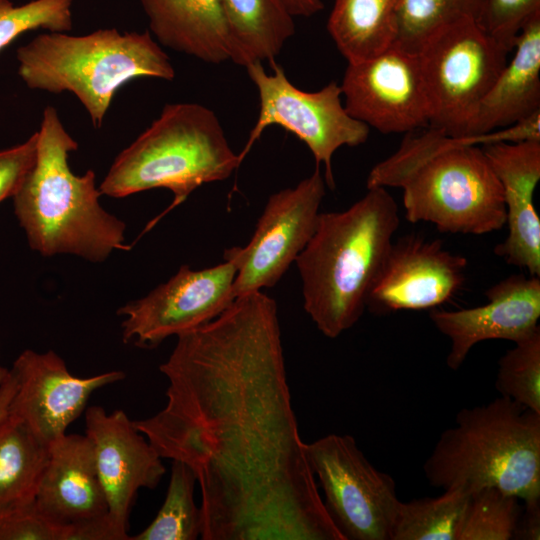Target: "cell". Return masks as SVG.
<instances>
[{
	"mask_svg": "<svg viewBox=\"0 0 540 540\" xmlns=\"http://www.w3.org/2000/svg\"><path fill=\"white\" fill-rule=\"evenodd\" d=\"M159 369L166 405L133 422L161 458L195 473L200 539L345 540L299 434L273 298L236 297L178 335Z\"/></svg>",
	"mask_w": 540,
	"mask_h": 540,
	"instance_id": "6da1fadb",
	"label": "cell"
},
{
	"mask_svg": "<svg viewBox=\"0 0 540 540\" xmlns=\"http://www.w3.org/2000/svg\"><path fill=\"white\" fill-rule=\"evenodd\" d=\"M504 141L501 130L453 137L427 126L405 133L399 148L376 164L366 185L403 190L405 218L440 232L482 235L506 224L501 185L483 145Z\"/></svg>",
	"mask_w": 540,
	"mask_h": 540,
	"instance_id": "7a4b0ae2",
	"label": "cell"
},
{
	"mask_svg": "<svg viewBox=\"0 0 540 540\" xmlns=\"http://www.w3.org/2000/svg\"><path fill=\"white\" fill-rule=\"evenodd\" d=\"M367 189L348 209L320 213L295 260L304 309L328 338L338 337L363 315L399 227L398 206L386 188Z\"/></svg>",
	"mask_w": 540,
	"mask_h": 540,
	"instance_id": "3957f363",
	"label": "cell"
},
{
	"mask_svg": "<svg viewBox=\"0 0 540 540\" xmlns=\"http://www.w3.org/2000/svg\"><path fill=\"white\" fill-rule=\"evenodd\" d=\"M77 141L57 110L47 106L38 130L34 167L13 196L14 213L31 249L43 256L72 254L103 262L114 250H128L125 223L99 203L96 175L74 174L69 154Z\"/></svg>",
	"mask_w": 540,
	"mask_h": 540,
	"instance_id": "277c9868",
	"label": "cell"
},
{
	"mask_svg": "<svg viewBox=\"0 0 540 540\" xmlns=\"http://www.w3.org/2000/svg\"><path fill=\"white\" fill-rule=\"evenodd\" d=\"M428 483L467 493L494 487L540 498V414L506 396L461 409L423 465Z\"/></svg>",
	"mask_w": 540,
	"mask_h": 540,
	"instance_id": "5b68a950",
	"label": "cell"
},
{
	"mask_svg": "<svg viewBox=\"0 0 540 540\" xmlns=\"http://www.w3.org/2000/svg\"><path fill=\"white\" fill-rule=\"evenodd\" d=\"M16 58L18 75L28 88L71 92L95 128L102 126L117 90L130 80L175 78L169 56L148 31L46 32L19 47Z\"/></svg>",
	"mask_w": 540,
	"mask_h": 540,
	"instance_id": "8992f818",
	"label": "cell"
},
{
	"mask_svg": "<svg viewBox=\"0 0 540 540\" xmlns=\"http://www.w3.org/2000/svg\"><path fill=\"white\" fill-rule=\"evenodd\" d=\"M240 164L214 111L197 103L166 104L159 117L118 154L99 191L122 198L165 188L174 195L167 213L201 185L227 179Z\"/></svg>",
	"mask_w": 540,
	"mask_h": 540,
	"instance_id": "52a82bcc",
	"label": "cell"
},
{
	"mask_svg": "<svg viewBox=\"0 0 540 540\" xmlns=\"http://www.w3.org/2000/svg\"><path fill=\"white\" fill-rule=\"evenodd\" d=\"M509 52L473 19L432 34L418 51L431 106L429 126L453 137L470 136L478 107Z\"/></svg>",
	"mask_w": 540,
	"mask_h": 540,
	"instance_id": "ba28073f",
	"label": "cell"
},
{
	"mask_svg": "<svg viewBox=\"0 0 540 540\" xmlns=\"http://www.w3.org/2000/svg\"><path fill=\"white\" fill-rule=\"evenodd\" d=\"M270 63L273 74H268L261 62L245 67L258 90L260 106L256 124L239 153L241 162L268 126L279 125L307 145L316 166L325 167V183L334 189V153L342 146L365 143L370 127L346 111L338 83L330 82L315 92L303 91L289 81L275 60Z\"/></svg>",
	"mask_w": 540,
	"mask_h": 540,
	"instance_id": "9c48e42d",
	"label": "cell"
},
{
	"mask_svg": "<svg viewBox=\"0 0 540 540\" xmlns=\"http://www.w3.org/2000/svg\"><path fill=\"white\" fill-rule=\"evenodd\" d=\"M323 502L345 540H390L400 500L393 478L374 467L353 436L328 434L305 443Z\"/></svg>",
	"mask_w": 540,
	"mask_h": 540,
	"instance_id": "30bf717a",
	"label": "cell"
},
{
	"mask_svg": "<svg viewBox=\"0 0 540 540\" xmlns=\"http://www.w3.org/2000/svg\"><path fill=\"white\" fill-rule=\"evenodd\" d=\"M238 270L235 247L216 266L193 270L188 265L141 299L121 307L125 343L154 348L170 336L198 328L224 312L236 299L233 284Z\"/></svg>",
	"mask_w": 540,
	"mask_h": 540,
	"instance_id": "8fae6325",
	"label": "cell"
},
{
	"mask_svg": "<svg viewBox=\"0 0 540 540\" xmlns=\"http://www.w3.org/2000/svg\"><path fill=\"white\" fill-rule=\"evenodd\" d=\"M346 111L383 134L429 126L431 106L419 53L392 45L348 63L342 83Z\"/></svg>",
	"mask_w": 540,
	"mask_h": 540,
	"instance_id": "7c38bea8",
	"label": "cell"
},
{
	"mask_svg": "<svg viewBox=\"0 0 540 540\" xmlns=\"http://www.w3.org/2000/svg\"><path fill=\"white\" fill-rule=\"evenodd\" d=\"M324 196L325 181L316 166L295 187L268 198L251 240L235 246V297L276 285L312 237Z\"/></svg>",
	"mask_w": 540,
	"mask_h": 540,
	"instance_id": "4fadbf2b",
	"label": "cell"
},
{
	"mask_svg": "<svg viewBox=\"0 0 540 540\" xmlns=\"http://www.w3.org/2000/svg\"><path fill=\"white\" fill-rule=\"evenodd\" d=\"M10 371L16 390L7 413L47 445L66 434L96 390L125 378V373L117 370L86 378L75 376L52 350H24Z\"/></svg>",
	"mask_w": 540,
	"mask_h": 540,
	"instance_id": "5bb4252c",
	"label": "cell"
},
{
	"mask_svg": "<svg viewBox=\"0 0 540 540\" xmlns=\"http://www.w3.org/2000/svg\"><path fill=\"white\" fill-rule=\"evenodd\" d=\"M467 259L440 240L408 235L392 242L369 292L374 313L422 310L449 300L465 281Z\"/></svg>",
	"mask_w": 540,
	"mask_h": 540,
	"instance_id": "9a60e30c",
	"label": "cell"
},
{
	"mask_svg": "<svg viewBox=\"0 0 540 540\" xmlns=\"http://www.w3.org/2000/svg\"><path fill=\"white\" fill-rule=\"evenodd\" d=\"M85 423L108 512L128 529L138 491L155 489L166 472L162 458L121 409L107 413L101 406L88 407Z\"/></svg>",
	"mask_w": 540,
	"mask_h": 540,
	"instance_id": "2e32d148",
	"label": "cell"
},
{
	"mask_svg": "<svg viewBox=\"0 0 540 540\" xmlns=\"http://www.w3.org/2000/svg\"><path fill=\"white\" fill-rule=\"evenodd\" d=\"M486 304L454 311L433 309L429 317L451 341L447 366L457 370L477 343L504 339L514 343L540 327V277L513 274L485 292Z\"/></svg>",
	"mask_w": 540,
	"mask_h": 540,
	"instance_id": "e0dca14e",
	"label": "cell"
},
{
	"mask_svg": "<svg viewBox=\"0 0 540 540\" xmlns=\"http://www.w3.org/2000/svg\"><path fill=\"white\" fill-rule=\"evenodd\" d=\"M503 192L508 235L494 253L540 277V219L533 196L540 180V140L481 146Z\"/></svg>",
	"mask_w": 540,
	"mask_h": 540,
	"instance_id": "ac0fdd59",
	"label": "cell"
},
{
	"mask_svg": "<svg viewBox=\"0 0 540 540\" xmlns=\"http://www.w3.org/2000/svg\"><path fill=\"white\" fill-rule=\"evenodd\" d=\"M35 503L58 526L108 512L93 446L86 435L66 433L49 444Z\"/></svg>",
	"mask_w": 540,
	"mask_h": 540,
	"instance_id": "d6986e66",
	"label": "cell"
},
{
	"mask_svg": "<svg viewBox=\"0 0 540 540\" xmlns=\"http://www.w3.org/2000/svg\"><path fill=\"white\" fill-rule=\"evenodd\" d=\"M514 55L482 99L470 136L484 135L540 111V12L522 27Z\"/></svg>",
	"mask_w": 540,
	"mask_h": 540,
	"instance_id": "ffe728a7",
	"label": "cell"
},
{
	"mask_svg": "<svg viewBox=\"0 0 540 540\" xmlns=\"http://www.w3.org/2000/svg\"><path fill=\"white\" fill-rule=\"evenodd\" d=\"M150 32L163 46L201 61L231 59L230 31L220 0H140Z\"/></svg>",
	"mask_w": 540,
	"mask_h": 540,
	"instance_id": "44dd1931",
	"label": "cell"
},
{
	"mask_svg": "<svg viewBox=\"0 0 540 540\" xmlns=\"http://www.w3.org/2000/svg\"><path fill=\"white\" fill-rule=\"evenodd\" d=\"M231 37V61L248 66L275 60L295 33L293 16L281 0H220Z\"/></svg>",
	"mask_w": 540,
	"mask_h": 540,
	"instance_id": "7402d4cb",
	"label": "cell"
},
{
	"mask_svg": "<svg viewBox=\"0 0 540 540\" xmlns=\"http://www.w3.org/2000/svg\"><path fill=\"white\" fill-rule=\"evenodd\" d=\"M401 0H335L327 30L348 63L390 48L396 40Z\"/></svg>",
	"mask_w": 540,
	"mask_h": 540,
	"instance_id": "603a6c76",
	"label": "cell"
},
{
	"mask_svg": "<svg viewBox=\"0 0 540 540\" xmlns=\"http://www.w3.org/2000/svg\"><path fill=\"white\" fill-rule=\"evenodd\" d=\"M49 445L19 419L0 420V509L35 500Z\"/></svg>",
	"mask_w": 540,
	"mask_h": 540,
	"instance_id": "cb8c5ba5",
	"label": "cell"
},
{
	"mask_svg": "<svg viewBox=\"0 0 540 540\" xmlns=\"http://www.w3.org/2000/svg\"><path fill=\"white\" fill-rule=\"evenodd\" d=\"M469 494L451 489L437 497L400 501L390 540H456Z\"/></svg>",
	"mask_w": 540,
	"mask_h": 540,
	"instance_id": "d4e9b609",
	"label": "cell"
},
{
	"mask_svg": "<svg viewBox=\"0 0 540 540\" xmlns=\"http://www.w3.org/2000/svg\"><path fill=\"white\" fill-rule=\"evenodd\" d=\"M197 478L185 463L172 460L165 500L153 521L130 540H195L201 537V512L195 504Z\"/></svg>",
	"mask_w": 540,
	"mask_h": 540,
	"instance_id": "484cf974",
	"label": "cell"
},
{
	"mask_svg": "<svg viewBox=\"0 0 540 540\" xmlns=\"http://www.w3.org/2000/svg\"><path fill=\"white\" fill-rule=\"evenodd\" d=\"M485 0H401L393 45L417 52L438 30L455 22H478Z\"/></svg>",
	"mask_w": 540,
	"mask_h": 540,
	"instance_id": "4316f807",
	"label": "cell"
},
{
	"mask_svg": "<svg viewBox=\"0 0 540 540\" xmlns=\"http://www.w3.org/2000/svg\"><path fill=\"white\" fill-rule=\"evenodd\" d=\"M522 512L519 498L494 487L469 494L456 540H510Z\"/></svg>",
	"mask_w": 540,
	"mask_h": 540,
	"instance_id": "83f0119b",
	"label": "cell"
},
{
	"mask_svg": "<svg viewBox=\"0 0 540 540\" xmlns=\"http://www.w3.org/2000/svg\"><path fill=\"white\" fill-rule=\"evenodd\" d=\"M514 344L499 359L495 387L501 396L540 414V328Z\"/></svg>",
	"mask_w": 540,
	"mask_h": 540,
	"instance_id": "f1b7e54d",
	"label": "cell"
},
{
	"mask_svg": "<svg viewBox=\"0 0 540 540\" xmlns=\"http://www.w3.org/2000/svg\"><path fill=\"white\" fill-rule=\"evenodd\" d=\"M72 5L73 0H32L18 6L0 0V51L28 31H70Z\"/></svg>",
	"mask_w": 540,
	"mask_h": 540,
	"instance_id": "f546056e",
	"label": "cell"
},
{
	"mask_svg": "<svg viewBox=\"0 0 540 540\" xmlns=\"http://www.w3.org/2000/svg\"><path fill=\"white\" fill-rule=\"evenodd\" d=\"M540 12V0H485L478 23L510 52L524 24Z\"/></svg>",
	"mask_w": 540,
	"mask_h": 540,
	"instance_id": "4dcf8cb0",
	"label": "cell"
},
{
	"mask_svg": "<svg viewBox=\"0 0 540 540\" xmlns=\"http://www.w3.org/2000/svg\"><path fill=\"white\" fill-rule=\"evenodd\" d=\"M64 526L48 520L35 500L0 509V540H63Z\"/></svg>",
	"mask_w": 540,
	"mask_h": 540,
	"instance_id": "1f68e13d",
	"label": "cell"
},
{
	"mask_svg": "<svg viewBox=\"0 0 540 540\" xmlns=\"http://www.w3.org/2000/svg\"><path fill=\"white\" fill-rule=\"evenodd\" d=\"M38 131L16 146L0 150V203L22 186L37 159Z\"/></svg>",
	"mask_w": 540,
	"mask_h": 540,
	"instance_id": "d6a6232c",
	"label": "cell"
},
{
	"mask_svg": "<svg viewBox=\"0 0 540 540\" xmlns=\"http://www.w3.org/2000/svg\"><path fill=\"white\" fill-rule=\"evenodd\" d=\"M128 529L119 525L109 512L64 526L63 540H130Z\"/></svg>",
	"mask_w": 540,
	"mask_h": 540,
	"instance_id": "836d02e7",
	"label": "cell"
},
{
	"mask_svg": "<svg viewBox=\"0 0 540 540\" xmlns=\"http://www.w3.org/2000/svg\"><path fill=\"white\" fill-rule=\"evenodd\" d=\"M525 505L514 533L513 539H540V498L524 501Z\"/></svg>",
	"mask_w": 540,
	"mask_h": 540,
	"instance_id": "e575fe53",
	"label": "cell"
},
{
	"mask_svg": "<svg viewBox=\"0 0 540 540\" xmlns=\"http://www.w3.org/2000/svg\"><path fill=\"white\" fill-rule=\"evenodd\" d=\"M281 2L293 17H310L324 8L321 0H281Z\"/></svg>",
	"mask_w": 540,
	"mask_h": 540,
	"instance_id": "d590c367",
	"label": "cell"
},
{
	"mask_svg": "<svg viewBox=\"0 0 540 540\" xmlns=\"http://www.w3.org/2000/svg\"><path fill=\"white\" fill-rule=\"evenodd\" d=\"M15 390L16 381L10 371L8 377L0 386V420L6 415L9 403L15 393Z\"/></svg>",
	"mask_w": 540,
	"mask_h": 540,
	"instance_id": "8d00e7d4",
	"label": "cell"
},
{
	"mask_svg": "<svg viewBox=\"0 0 540 540\" xmlns=\"http://www.w3.org/2000/svg\"><path fill=\"white\" fill-rule=\"evenodd\" d=\"M9 372H10V369H7V368L3 367V366L0 364V386L3 384V382H4V381L6 380V378L8 377Z\"/></svg>",
	"mask_w": 540,
	"mask_h": 540,
	"instance_id": "74e56055",
	"label": "cell"
}]
</instances>
